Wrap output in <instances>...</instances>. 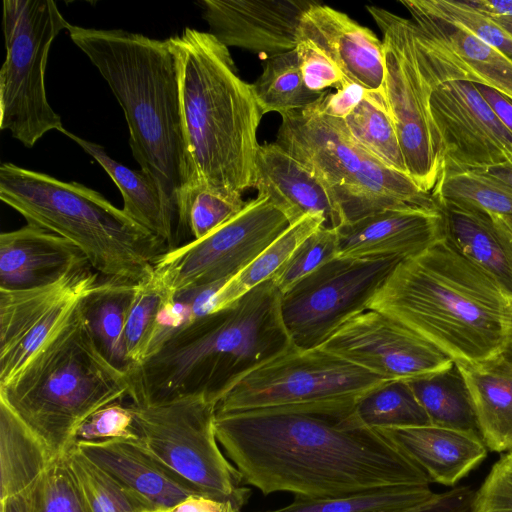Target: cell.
<instances>
[{"label":"cell","mask_w":512,"mask_h":512,"mask_svg":"<svg viewBox=\"0 0 512 512\" xmlns=\"http://www.w3.org/2000/svg\"><path fill=\"white\" fill-rule=\"evenodd\" d=\"M357 400L216 414V437L243 482L264 495L318 499L430 485L418 465L358 422Z\"/></svg>","instance_id":"1"},{"label":"cell","mask_w":512,"mask_h":512,"mask_svg":"<svg viewBox=\"0 0 512 512\" xmlns=\"http://www.w3.org/2000/svg\"><path fill=\"white\" fill-rule=\"evenodd\" d=\"M404 259L336 257L281 294L280 312L291 343L320 347L342 324L365 311Z\"/></svg>","instance_id":"15"},{"label":"cell","mask_w":512,"mask_h":512,"mask_svg":"<svg viewBox=\"0 0 512 512\" xmlns=\"http://www.w3.org/2000/svg\"><path fill=\"white\" fill-rule=\"evenodd\" d=\"M315 2L202 0L198 5L209 33L223 45L272 56L297 47L302 17Z\"/></svg>","instance_id":"18"},{"label":"cell","mask_w":512,"mask_h":512,"mask_svg":"<svg viewBox=\"0 0 512 512\" xmlns=\"http://www.w3.org/2000/svg\"><path fill=\"white\" fill-rule=\"evenodd\" d=\"M128 406L138 446L204 496L241 511L251 490L220 450L213 398L200 393Z\"/></svg>","instance_id":"9"},{"label":"cell","mask_w":512,"mask_h":512,"mask_svg":"<svg viewBox=\"0 0 512 512\" xmlns=\"http://www.w3.org/2000/svg\"><path fill=\"white\" fill-rule=\"evenodd\" d=\"M109 439H136L134 417L128 405L115 402L99 409L77 431V440Z\"/></svg>","instance_id":"45"},{"label":"cell","mask_w":512,"mask_h":512,"mask_svg":"<svg viewBox=\"0 0 512 512\" xmlns=\"http://www.w3.org/2000/svg\"><path fill=\"white\" fill-rule=\"evenodd\" d=\"M0 199L27 223L76 245L106 279L138 283L151 274L168 244L99 192L13 163L0 166Z\"/></svg>","instance_id":"7"},{"label":"cell","mask_w":512,"mask_h":512,"mask_svg":"<svg viewBox=\"0 0 512 512\" xmlns=\"http://www.w3.org/2000/svg\"><path fill=\"white\" fill-rule=\"evenodd\" d=\"M344 123L358 146L388 168L408 175L397 132L381 90H367Z\"/></svg>","instance_id":"35"},{"label":"cell","mask_w":512,"mask_h":512,"mask_svg":"<svg viewBox=\"0 0 512 512\" xmlns=\"http://www.w3.org/2000/svg\"><path fill=\"white\" fill-rule=\"evenodd\" d=\"M296 51L304 83L310 91L323 93L350 82L338 65L312 41L301 39Z\"/></svg>","instance_id":"44"},{"label":"cell","mask_w":512,"mask_h":512,"mask_svg":"<svg viewBox=\"0 0 512 512\" xmlns=\"http://www.w3.org/2000/svg\"><path fill=\"white\" fill-rule=\"evenodd\" d=\"M474 171H478L512 190V158Z\"/></svg>","instance_id":"52"},{"label":"cell","mask_w":512,"mask_h":512,"mask_svg":"<svg viewBox=\"0 0 512 512\" xmlns=\"http://www.w3.org/2000/svg\"><path fill=\"white\" fill-rule=\"evenodd\" d=\"M61 133L76 142L108 173L123 197V211L139 225L162 239L173 242L176 211L156 181L143 170H132L111 158L105 149L63 128Z\"/></svg>","instance_id":"28"},{"label":"cell","mask_w":512,"mask_h":512,"mask_svg":"<svg viewBox=\"0 0 512 512\" xmlns=\"http://www.w3.org/2000/svg\"><path fill=\"white\" fill-rule=\"evenodd\" d=\"M504 223L512 233V216H501Z\"/></svg>","instance_id":"56"},{"label":"cell","mask_w":512,"mask_h":512,"mask_svg":"<svg viewBox=\"0 0 512 512\" xmlns=\"http://www.w3.org/2000/svg\"><path fill=\"white\" fill-rule=\"evenodd\" d=\"M176 305L177 296L154 271L136 284L125 327L127 368L148 358L178 327Z\"/></svg>","instance_id":"29"},{"label":"cell","mask_w":512,"mask_h":512,"mask_svg":"<svg viewBox=\"0 0 512 512\" xmlns=\"http://www.w3.org/2000/svg\"><path fill=\"white\" fill-rule=\"evenodd\" d=\"M129 391L126 371L101 352L81 302L15 377L0 385V401L58 458L75 446L79 427L93 413Z\"/></svg>","instance_id":"6"},{"label":"cell","mask_w":512,"mask_h":512,"mask_svg":"<svg viewBox=\"0 0 512 512\" xmlns=\"http://www.w3.org/2000/svg\"><path fill=\"white\" fill-rule=\"evenodd\" d=\"M475 85L502 124L512 133V99L485 84L475 82Z\"/></svg>","instance_id":"50"},{"label":"cell","mask_w":512,"mask_h":512,"mask_svg":"<svg viewBox=\"0 0 512 512\" xmlns=\"http://www.w3.org/2000/svg\"><path fill=\"white\" fill-rule=\"evenodd\" d=\"M367 90L353 82L345 83L336 92L325 91L318 100L322 112L330 117L347 118L364 98Z\"/></svg>","instance_id":"48"},{"label":"cell","mask_w":512,"mask_h":512,"mask_svg":"<svg viewBox=\"0 0 512 512\" xmlns=\"http://www.w3.org/2000/svg\"><path fill=\"white\" fill-rule=\"evenodd\" d=\"M498 26L512 37V16H489Z\"/></svg>","instance_id":"54"},{"label":"cell","mask_w":512,"mask_h":512,"mask_svg":"<svg viewBox=\"0 0 512 512\" xmlns=\"http://www.w3.org/2000/svg\"><path fill=\"white\" fill-rule=\"evenodd\" d=\"M76 447L151 510H167L190 496H204L133 440H77Z\"/></svg>","instance_id":"23"},{"label":"cell","mask_w":512,"mask_h":512,"mask_svg":"<svg viewBox=\"0 0 512 512\" xmlns=\"http://www.w3.org/2000/svg\"><path fill=\"white\" fill-rule=\"evenodd\" d=\"M418 465L430 478L448 487L479 466L488 448L478 434L435 426L375 429Z\"/></svg>","instance_id":"24"},{"label":"cell","mask_w":512,"mask_h":512,"mask_svg":"<svg viewBox=\"0 0 512 512\" xmlns=\"http://www.w3.org/2000/svg\"><path fill=\"white\" fill-rule=\"evenodd\" d=\"M435 493L430 485L395 486L330 498H294L267 512H394L421 504Z\"/></svg>","instance_id":"37"},{"label":"cell","mask_w":512,"mask_h":512,"mask_svg":"<svg viewBox=\"0 0 512 512\" xmlns=\"http://www.w3.org/2000/svg\"><path fill=\"white\" fill-rule=\"evenodd\" d=\"M137 283L106 279L83 299L82 310L104 356L126 370L125 327Z\"/></svg>","instance_id":"31"},{"label":"cell","mask_w":512,"mask_h":512,"mask_svg":"<svg viewBox=\"0 0 512 512\" xmlns=\"http://www.w3.org/2000/svg\"><path fill=\"white\" fill-rule=\"evenodd\" d=\"M337 254L336 229L320 227L294 250L272 280L282 294Z\"/></svg>","instance_id":"42"},{"label":"cell","mask_w":512,"mask_h":512,"mask_svg":"<svg viewBox=\"0 0 512 512\" xmlns=\"http://www.w3.org/2000/svg\"><path fill=\"white\" fill-rule=\"evenodd\" d=\"M86 262L81 250L68 239L35 224L0 235L2 290L53 284Z\"/></svg>","instance_id":"21"},{"label":"cell","mask_w":512,"mask_h":512,"mask_svg":"<svg viewBox=\"0 0 512 512\" xmlns=\"http://www.w3.org/2000/svg\"><path fill=\"white\" fill-rule=\"evenodd\" d=\"M337 257L368 259L417 255L445 238L438 207L389 209L336 228Z\"/></svg>","instance_id":"19"},{"label":"cell","mask_w":512,"mask_h":512,"mask_svg":"<svg viewBox=\"0 0 512 512\" xmlns=\"http://www.w3.org/2000/svg\"><path fill=\"white\" fill-rule=\"evenodd\" d=\"M67 31L122 107L133 157L176 211V200L190 183V170L178 64L170 39L72 24Z\"/></svg>","instance_id":"5"},{"label":"cell","mask_w":512,"mask_h":512,"mask_svg":"<svg viewBox=\"0 0 512 512\" xmlns=\"http://www.w3.org/2000/svg\"><path fill=\"white\" fill-rule=\"evenodd\" d=\"M280 297L271 278L228 307L173 330L148 358L126 369L131 403L200 393L216 402L242 375L293 345Z\"/></svg>","instance_id":"3"},{"label":"cell","mask_w":512,"mask_h":512,"mask_svg":"<svg viewBox=\"0 0 512 512\" xmlns=\"http://www.w3.org/2000/svg\"><path fill=\"white\" fill-rule=\"evenodd\" d=\"M366 10L382 33L385 73L380 90L407 174L431 194L444 169L445 156L430 110L431 86L417 48L415 24L375 5H366Z\"/></svg>","instance_id":"12"},{"label":"cell","mask_w":512,"mask_h":512,"mask_svg":"<svg viewBox=\"0 0 512 512\" xmlns=\"http://www.w3.org/2000/svg\"><path fill=\"white\" fill-rule=\"evenodd\" d=\"M415 36L431 86L430 110L443 143L444 169L479 170L512 158V133L478 91L474 75L416 25Z\"/></svg>","instance_id":"11"},{"label":"cell","mask_w":512,"mask_h":512,"mask_svg":"<svg viewBox=\"0 0 512 512\" xmlns=\"http://www.w3.org/2000/svg\"><path fill=\"white\" fill-rule=\"evenodd\" d=\"M476 490L470 486H456L435 493L429 500L416 506L394 512H475Z\"/></svg>","instance_id":"47"},{"label":"cell","mask_w":512,"mask_h":512,"mask_svg":"<svg viewBox=\"0 0 512 512\" xmlns=\"http://www.w3.org/2000/svg\"><path fill=\"white\" fill-rule=\"evenodd\" d=\"M98 274L86 262L50 285L0 289V385L15 377L70 318L98 284Z\"/></svg>","instance_id":"16"},{"label":"cell","mask_w":512,"mask_h":512,"mask_svg":"<svg viewBox=\"0 0 512 512\" xmlns=\"http://www.w3.org/2000/svg\"><path fill=\"white\" fill-rule=\"evenodd\" d=\"M406 381L432 425L480 435L467 384L455 361L442 371Z\"/></svg>","instance_id":"33"},{"label":"cell","mask_w":512,"mask_h":512,"mask_svg":"<svg viewBox=\"0 0 512 512\" xmlns=\"http://www.w3.org/2000/svg\"><path fill=\"white\" fill-rule=\"evenodd\" d=\"M399 2L410 13L415 25L464 64L476 82L492 87L512 99V59L463 26L431 12L420 0Z\"/></svg>","instance_id":"27"},{"label":"cell","mask_w":512,"mask_h":512,"mask_svg":"<svg viewBox=\"0 0 512 512\" xmlns=\"http://www.w3.org/2000/svg\"><path fill=\"white\" fill-rule=\"evenodd\" d=\"M318 100L282 115L275 143L330 191L344 224L389 209L437 206L408 175L388 168L358 146L344 120L324 114Z\"/></svg>","instance_id":"8"},{"label":"cell","mask_w":512,"mask_h":512,"mask_svg":"<svg viewBox=\"0 0 512 512\" xmlns=\"http://www.w3.org/2000/svg\"><path fill=\"white\" fill-rule=\"evenodd\" d=\"M1 512H29L23 495H17L1 500Z\"/></svg>","instance_id":"53"},{"label":"cell","mask_w":512,"mask_h":512,"mask_svg":"<svg viewBox=\"0 0 512 512\" xmlns=\"http://www.w3.org/2000/svg\"><path fill=\"white\" fill-rule=\"evenodd\" d=\"M145 512H166V510H149V511H145Z\"/></svg>","instance_id":"57"},{"label":"cell","mask_w":512,"mask_h":512,"mask_svg":"<svg viewBox=\"0 0 512 512\" xmlns=\"http://www.w3.org/2000/svg\"><path fill=\"white\" fill-rule=\"evenodd\" d=\"M246 204L242 193L198 185L179 194L176 200V216L179 226L189 230L193 240H198L231 220Z\"/></svg>","instance_id":"39"},{"label":"cell","mask_w":512,"mask_h":512,"mask_svg":"<svg viewBox=\"0 0 512 512\" xmlns=\"http://www.w3.org/2000/svg\"><path fill=\"white\" fill-rule=\"evenodd\" d=\"M355 416L369 429L431 424L406 380H389L363 394L355 404Z\"/></svg>","instance_id":"36"},{"label":"cell","mask_w":512,"mask_h":512,"mask_svg":"<svg viewBox=\"0 0 512 512\" xmlns=\"http://www.w3.org/2000/svg\"><path fill=\"white\" fill-rule=\"evenodd\" d=\"M29 512H92L65 456L52 461L24 494Z\"/></svg>","instance_id":"41"},{"label":"cell","mask_w":512,"mask_h":512,"mask_svg":"<svg viewBox=\"0 0 512 512\" xmlns=\"http://www.w3.org/2000/svg\"><path fill=\"white\" fill-rule=\"evenodd\" d=\"M53 458L43 443L0 401V498L26 493Z\"/></svg>","instance_id":"30"},{"label":"cell","mask_w":512,"mask_h":512,"mask_svg":"<svg viewBox=\"0 0 512 512\" xmlns=\"http://www.w3.org/2000/svg\"><path fill=\"white\" fill-rule=\"evenodd\" d=\"M386 381L321 347L292 345L232 383L218 397L216 414L358 399Z\"/></svg>","instance_id":"13"},{"label":"cell","mask_w":512,"mask_h":512,"mask_svg":"<svg viewBox=\"0 0 512 512\" xmlns=\"http://www.w3.org/2000/svg\"><path fill=\"white\" fill-rule=\"evenodd\" d=\"M455 362L467 384L486 447L492 452H512V366L501 357Z\"/></svg>","instance_id":"26"},{"label":"cell","mask_w":512,"mask_h":512,"mask_svg":"<svg viewBox=\"0 0 512 512\" xmlns=\"http://www.w3.org/2000/svg\"><path fill=\"white\" fill-rule=\"evenodd\" d=\"M475 512H512V452L503 454L476 490Z\"/></svg>","instance_id":"46"},{"label":"cell","mask_w":512,"mask_h":512,"mask_svg":"<svg viewBox=\"0 0 512 512\" xmlns=\"http://www.w3.org/2000/svg\"><path fill=\"white\" fill-rule=\"evenodd\" d=\"M261 112L280 116L305 109L324 93L310 91L304 83L296 48L268 56L261 75L251 84Z\"/></svg>","instance_id":"34"},{"label":"cell","mask_w":512,"mask_h":512,"mask_svg":"<svg viewBox=\"0 0 512 512\" xmlns=\"http://www.w3.org/2000/svg\"><path fill=\"white\" fill-rule=\"evenodd\" d=\"M257 195L269 197L293 224L306 215H321L324 228L344 224L339 206L324 184L275 142L260 145L255 164Z\"/></svg>","instance_id":"22"},{"label":"cell","mask_w":512,"mask_h":512,"mask_svg":"<svg viewBox=\"0 0 512 512\" xmlns=\"http://www.w3.org/2000/svg\"><path fill=\"white\" fill-rule=\"evenodd\" d=\"M301 39L316 44L345 77L368 91L380 90L385 73L383 42L347 14L315 2L301 20Z\"/></svg>","instance_id":"20"},{"label":"cell","mask_w":512,"mask_h":512,"mask_svg":"<svg viewBox=\"0 0 512 512\" xmlns=\"http://www.w3.org/2000/svg\"><path fill=\"white\" fill-rule=\"evenodd\" d=\"M290 225L285 213L269 197L257 195L210 234L169 249L156 261L153 271L176 296L224 283Z\"/></svg>","instance_id":"14"},{"label":"cell","mask_w":512,"mask_h":512,"mask_svg":"<svg viewBox=\"0 0 512 512\" xmlns=\"http://www.w3.org/2000/svg\"><path fill=\"white\" fill-rule=\"evenodd\" d=\"M2 24L0 128L31 148L48 131L64 128L47 99L45 70L53 40L70 23L52 0H5Z\"/></svg>","instance_id":"10"},{"label":"cell","mask_w":512,"mask_h":512,"mask_svg":"<svg viewBox=\"0 0 512 512\" xmlns=\"http://www.w3.org/2000/svg\"><path fill=\"white\" fill-rule=\"evenodd\" d=\"M166 512H241L232 504L202 495H193Z\"/></svg>","instance_id":"49"},{"label":"cell","mask_w":512,"mask_h":512,"mask_svg":"<svg viewBox=\"0 0 512 512\" xmlns=\"http://www.w3.org/2000/svg\"><path fill=\"white\" fill-rule=\"evenodd\" d=\"M505 362L512 366V331L508 341V344L500 356Z\"/></svg>","instance_id":"55"},{"label":"cell","mask_w":512,"mask_h":512,"mask_svg":"<svg viewBox=\"0 0 512 512\" xmlns=\"http://www.w3.org/2000/svg\"><path fill=\"white\" fill-rule=\"evenodd\" d=\"M169 39L178 64L187 188H254L263 113L252 85L239 77L229 48L209 32L186 27Z\"/></svg>","instance_id":"4"},{"label":"cell","mask_w":512,"mask_h":512,"mask_svg":"<svg viewBox=\"0 0 512 512\" xmlns=\"http://www.w3.org/2000/svg\"><path fill=\"white\" fill-rule=\"evenodd\" d=\"M475 10L487 16H512V0H465Z\"/></svg>","instance_id":"51"},{"label":"cell","mask_w":512,"mask_h":512,"mask_svg":"<svg viewBox=\"0 0 512 512\" xmlns=\"http://www.w3.org/2000/svg\"><path fill=\"white\" fill-rule=\"evenodd\" d=\"M321 215H306L291 224L239 273L227 280L211 297L205 315L224 309L261 283L271 279L294 250L312 233L324 227Z\"/></svg>","instance_id":"32"},{"label":"cell","mask_w":512,"mask_h":512,"mask_svg":"<svg viewBox=\"0 0 512 512\" xmlns=\"http://www.w3.org/2000/svg\"><path fill=\"white\" fill-rule=\"evenodd\" d=\"M454 361L498 358L512 331V299L445 238L402 260L370 300Z\"/></svg>","instance_id":"2"},{"label":"cell","mask_w":512,"mask_h":512,"mask_svg":"<svg viewBox=\"0 0 512 512\" xmlns=\"http://www.w3.org/2000/svg\"><path fill=\"white\" fill-rule=\"evenodd\" d=\"M68 466L92 512H145L141 499L88 459L75 446L65 455Z\"/></svg>","instance_id":"40"},{"label":"cell","mask_w":512,"mask_h":512,"mask_svg":"<svg viewBox=\"0 0 512 512\" xmlns=\"http://www.w3.org/2000/svg\"><path fill=\"white\" fill-rule=\"evenodd\" d=\"M436 204L445 239L512 299V233L502 217L449 202Z\"/></svg>","instance_id":"25"},{"label":"cell","mask_w":512,"mask_h":512,"mask_svg":"<svg viewBox=\"0 0 512 512\" xmlns=\"http://www.w3.org/2000/svg\"><path fill=\"white\" fill-rule=\"evenodd\" d=\"M420 1L431 12L463 26L485 43L512 59V37L489 16L475 10L465 0Z\"/></svg>","instance_id":"43"},{"label":"cell","mask_w":512,"mask_h":512,"mask_svg":"<svg viewBox=\"0 0 512 512\" xmlns=\"http://www.w3.org/2000/svg\"><path fill=\"white\" fill-rule=\"evenodd\" d=\"M320 347L386 380L429 375L454 362L416 332L373 309L347 320Z\"/></svg>","instance_id":"17"},{"label":"cell","mask_w":512,"mask_h":512,"mask_svg":"<svg viewBox=\"0 0 512 512\" xmlns=\"http://www.w3.org/2000/svg\"><path fill=\"white\" fill-rule=\"evenodd\" d=\"M431 195L436 203L512 216V190L478 171L444 169Z\"/></svg>","instance_id":"38"}]
</instances>
